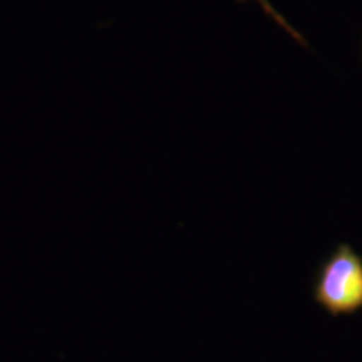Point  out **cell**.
<instances>
[{
  "label": "cell",
  "instance_id": "6da1fadb",
  "mask_svg": "<svg viewBox=\"0 0 362 362\" xmlns=\"http://www.w3.org/2000/svg\"><path fill=\"white\" fill-rule=\"evenodd\" d=\"M312 297L332 317L362 310V255L354 247L339 243L317 267Z\"/></svg>",
  "mask_w": 362,
  "mask_h": 362
},
{
  "label": "cell",
  "instance_id": "7a4b0ae2",
  "mask_svg": "<svg viewBox=\"0 0 362 362\" xmlns=\"http://www.w3.org/2000/svg\"><path fill=\"white\" fill-rule=\"evenodd\" d=\"M237 2H238V4H245V2H248V0H237ZM255 2L259 4L262 11H264V12L267 13V16H269L270 19L274 21L275 24H277L279 27H282V29L285 30V33H287L288 35H291L292 39H296L297 42L300 44V45H304L305 49H309V47H310L309 42H307V40L304 39V35H302L300 33H298L297 29H293V27H292L291 24H288V21L285 19V17L282 16V13H280V12L277 11V8H275L274 6H272L270 0H255Z\"/></svg>",
  "mask_w": 362,
  "mask_h": 362
}]
</instances>
